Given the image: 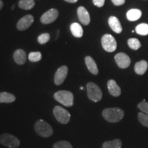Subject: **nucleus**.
Returning a JSON list of instances; mask_svg holds the SVG:
<instances>
[{
	"label": "nucleus",
	"mask_w": 148,
	"mask_h": 148,
	"mask_svg": "<svg viewBox=\"0 0 148 148\" xmlns=\"http://www.w3.org/2000/svg\"><path fill=\"white\" fill-rule=\"evenodd\" d=\"M35 2L34 0H20L18 1V7L23 10H28L34 8Z\"/></svg>",
	"instance_id": "obj_22"
},
{
	"label": "nucleus",
	"mask_w": 148,
	"mask_h": 148,
	"mask_svg": "<svg viewBox=\"0 0 148 148\" xmlns=\"http://www.w3.org/2000/svg\"><path fill=\"white\" fill-rule=\"evenodd\" d=\"M142 16V12L139 9H131L127 11L126 17L130 21H137Z\"/></svg>",
	"instance_id": "obj_18"
},
{
	"label": "nucleus",
	"mask_w": 148,
	"mask_h": 148,
	"mask_svg": "<svg viewBox=\"0 0 148 148\" xmlns=\"http://www.w3.org/2000/svg\"><path fill=\"white\" fill-rule=\"evenodd\" d=\"M33 22H34L33 16L31 15V14H27V15H25L23 17H22L18 21L17 24H16V27L20 31L25 30V29H28L31 26Z\"/></svg>",
	"instance_id": "obj_11"
},
{
	"label": "nucleus",
	"mask_w": 148,
	"mask_h": 148,
	"mask_svg": "<svg viewBox=\"0 0 148 148\" xmlns=\"http://www.w3.org/2000/svg\"><path fill=\"white\" fill-rule=\"evenodd\" d=\"M127 44H128L129 47L131 49H134V50H137V49H138L141 47V44H140L139 40L137 38H132L128 39V40H127Z\"/></svg>",
	"instance_id": "obj_24"
},
{
	"label": "nucleus",
	"mask_w": 148,
	"mask_h": 148,
	"mask_svg": "<svg viewBox=\"0 0 148 148\" xmlns=\"http://www.w3.org/2000/svg\"><path fill=\"white\" fill-rule=\"evenodd\" d=\"M114 60L118 66L121 69H126L130 65L131 60L125 53H118L114 56Z\"/></svg>",
	"instance_id": "obj_9"
},
{
	"label": "nucleus",
	"mask_w": 148,
	"mask_h": 148,
	"mask_svg": "<svg viewBox=\"0 0 148 148\" xmlns=\"http://www.w3.org/2000/svg\"><path fill=\"white\" fill-rule=\"evenodd\" d=\"M13 58L16 63L22 65L25 64L26 61V53L23 49H18L14 52Z\"/></svg>",
	"instance_id": "obj_16"
},
{
	"label": "nucleus",
	"mask_w": 148,
	"mask_h": 148,
	"mask_svg": "<svg viewBox=\"0 0 148 148\" xmlns=\"http://www.w3.org/2000/svg\"><path fill=\"white\" fill-rule=\"evenodd\" d=\"M114 5H121L125 3V0H111Z\"/></svg>",
	"instance_id": "obj_31"
},
{
	"label": "nucleus",
	"mask_w": 148,
	"mask_h": 148,
	"mask_svg": "<svg viewBox=\"0 0 148 148\" xmlns=\"http://www.w3.org/2000/svg\"><path fill=\"white\" fill-rule=\"evenodd\" d=\"M77 16H78L79 20L83 25H87L89 24L90 21V14L88 13L87 10H86L84 7L79 6V8H77Z\"/></svg>",
	"instance_id": "obj_12"
},
{
	"label": "nucleus",
	"mask_w": 148,
	"mask_h": 148,
	"mask_svg": "<svg viewBox=\"0 0 148 148\" xmlns=\"http://www.w3.org/2000/svg\"><path fill=\"white\" fill-rule=\"evenodd\" d=\"M92 3L96 6L101 8V7L103 6V5H104L105 0H92Z\"/></svg>",
	"instance_id": "obj_30"
},
{
	"label": "nucleus",
	"mask_w": 148,
	"mask_h": 148,
	"mask_svg": "<svg viewBox=\"0 0 148 148\" xmlns=\"http://www.w3.org/2000/svg\"><path fill=\"white\" fill-rule=\"evenodd\" d=\"M108 91L111 95L114 97H119L121 93V88L116 84V81L114 79H110L107 83Z\"/></svg>",
	"instance_id": "obj_13"
},
{
	"label": "nucleus",
	"mask_w": 148,
	"mask_h": 148,
	"mask_svg": "<svg viewBox=\"0 0 148 148\" xmlns=\"http://www.w3.org/2000/svg\"><path fill=\"white\" fill-rule=\"evenodd\" d=\"M138 119L142 125L148 127V114L140 112L138 113Z\"/></svg>",
	"instance_id": "obj_26"
},
{
	"label": "nucleus",
	"mask_w": 148,
	"mask_h": 148,
	"mask_svg": "<svg viewBox=\"0 0 148 148\" xmlns=\"http://www.w3.org/2000/svg\"><path fill=\"white\" fill-rule=\"evenodd\" d=\"M148 67V64L147 61L140 60L136 62L134 65L135 73L138 75H143L147 71Z\"/></svg>",
	"instance_id": "obj_17"
},
{
	"label": "nucleus",
	"mask_w": 148,
	"mask_h": 148,
	"mask_svg": "<svg viewBox=\"0 0 148 148\" xmlns=\"http://www.w3.org/2000/svg\"><path fill=\"white\" fill-rule=\"evenodd\" d=\"M53 148H73V146L69 142L66 140H60L54 143Z\"/></svg>",
	"instance_id": "obj_27"
},
{
	"label": "nucleus",
	"mask_w": 148,
	"mask_h": 148,
	"mask_svg": "<svg viewBox=\"0 0 148 148\" xmlns=\"http://www.w3.org/2000/svg\"><path fill=\"white\" fill-rule=\"evenodd\" d=\"M137 107L142 112L148 114V102H147V101H145V100L141 101V102L138 103Z\"/></svg>",
	"instance_id": "obj_29"
},
{
	"label": "nucleus",
	"mask_w": 148,
	"mask_h": 148,
	"mask_svg": "<svg viewBox=\"0 0 148 148\" xmlns=\"http://www.w3.org/2000/svg\"><path fill=\"white\" fill-rule=\"evenodd\" d=\"M136 33L142 36H145L148 34V24L147 23H140L135 28Z\"/></svg>",
	"instance_id": "obj_23"
},
{
	"label": "nucleus",
	"mask_w": 148,
	"mask_h": 148,
	"mask_svg": "<svg viewBox=\"0 0 148 148\" xmlns=\"http://www.w3.org/2000/svg\"><path fill=\"white\" fill-rule=\"evenodd\" d=\"M0 143L9 148H17L20 145V140L10 134L0 135Z\"/></svg>",
	"instance_id": "obj_6"
},
{
	"label": "nucleus",
	"mask_w": 148,
	"mask_h": 148,
	"mask_svg": "<svg viewBox=\"0 0 148 148\" xmlns=\"http://www.w3.org/2000/svg\"><path fill=\"white\" fill-rule=\"evenodd\" d=\"M34 130L42 137H49L53 134V128L49 123L42 119L38 120L34 124Z\"/></svg>",
	"instance_id": "obj_3"
},
{
	"label": "nucleus",
	"mask_w": 148,
	"mask_h": 148,
	"mask_svg": "<svg viewBox=\"0 0 148 148\" xmlns=\"http://www.w3.org/2000/svg\"><path fill=\"white\" fill-rule=\"evenodd\" d=\"M86 90L88 99L94 102H98L102 98L101 90L95 83L88 82L86 84Z\"/></svg>",
	"instance_id": "obj_4"
},
{
	"label": "nucleus",
	"mask_w": 148,
	"mask_h": 148,
	"mask_svg": "<svg viewBox=\"0 0 148 148\" xmlns=\"http://www.w3.org/2000/svg\"><path fill=\"white\" fill-rule=\"evenodd\" d=\"M122 142L120 139H114L105 141L102 145V148H121Z\"/></svg>",
	"instance_id": "obj_21"
},
{
	"label": "nucleus",
	"mask_w": 148,
	"mask_h": 148,
	"mask_svg": "<svg viewBox=\"0 0 148 148\" xmlns=\"http://www.w3.org/2000/svg\"><path fill=\"white\" fill-rule=\"evenodd\" d=\"M42 54L39 51H34V52H30L28 56V59L29 61L33 62H38L41 60Z\"/></svg>",
	"instance_id": "obj_25"
},
{
	"label": "nucleus",
	"mask_w": 148,
	"mask_h": 148,
	"mask_svg": "<svg viewBox=\"0 0 148 148\" xmlns=\"http://www.w3.org/2000/svg\"><path fill=\"white\" fill-rule=\"evenodd\" d=\"M101 45L104 50L108 52H113L116 49V41L112 35L106 34L101 38Z\"/></svg>",
	"instance_id": "obj_7"
},
{
	"label": "nucleus",
	"mask_w": 148,
	"mask_h": 148,
	"mask_svg": "<svg viewBox=\"0 0 148 148\" xmlns=\"http://www.w3.org/2000/svg\"><path fill=\"white\" fill-rule=\"evenodd\" d=\"M14 8V5H12V10H13Z\"/></svg>",
	"instance_id": "obj_34"
},
{
	"label": "nucleus",
	"mask_w": 148,
	"mask_h": 148,
	"mask_svg": "<svg viewBox=\"0 0 148 148\" xmlns=\"http://www.w3.org/2000/svg\"><path fill=\"white\" fill-rule=\"evenodd\" d=\"M68 73V67L65 65L58 68L54 75V83L56 85H60L65 80Z\"/></svg>",
	"instance_id": "obj_10"
},
{
	"label": "nucleus",
	"mask_w": 148,
	"mask_h": 148,
	"mask_svg": "<svg viewBox=\"0 0 148 148\" xmlns=\"http://www.w3.org/2000/svg\"><path fill=\"white\" fill-rule=\"evenodd\" d=\"M102 116L107 121L116 123L123 119L124 116V112L119 108H108L103 110Z\"/></svg>",
	"instance_id": "obj_1"
},
{
	"label": "nucleus",
	"mask_w": 148,
	"mask_h": 148,
	"mask_svg": "<svg viewBox=\"0 0 148 148\" xmlns=\"http://www.w3.org/2000/svg\"><path fill=\"white\" fill-rule=\"evenodd\" d=\"M49 39H50V35H49V34H48V33H43V34H41L38 36L37 40H38V42L40 44H45L49 41Z\"/></svg>",
	"instance_id": "obj_28"
},
{
	"label": "nucleus",
	"mask_w": 148,
	"mask_h": 148,
	"mask_svg": "<svg viewBox=\"0 0 148 148\" xmlns=\"http://www.w3.org/2000/svg\"><path fill=\"white\" fill-rule=\"evenodd\" d=\"M70 29L72 34L76 38H81L83 36V29L80 24L78 23H73L70 25Z\"/></svg>",
	"instance_id": "obj_19"
},
{
	"label": "nucleus",
	"mask_w": 148,
	"mask_h": 148,
	"mask_svg": "<svg viewBox=\"0 0 148 148\" xmlns=\"http://www.w3.org/2000/svg\"><path fill=\"white\" fill-rule=\"evenodd\" d=\"M59 12L58 10L51 8L45 12L40 17V22L42 24H49L53 23L58 18Z\"/></svg>",
	"instance_id": "obj_8"
},
{
	"label": "nucleus",
	"mask_w": 148,
	"mask_h": 148,
	"mask_svg": "<svg viewBox=\"0 0 148 148\" xmlns=\"http://www.w3.org/2000/svg\"><path fill=\"white\" fill-rule=\"evenodd\" d=\"M16 100V97L8 92H0V103H12Z\"/></svg>",
	"instance_id": "obj_20"
},
{
	"label": "nucleus",
	"mask_w": 148,
	"mask_h": 148,
	"mask_svg": "<svg viewBox=\"0 0 148 148\" xmlns=\"http://www.w3.org/2000/svg\"><path fill=\"white\" fill-rule=\"evenodd\" d=\"M53 97L56 100L64 106L71 107L73 105V95L71 92L68 90H58L55 92Z\"/></svg>",
	"instance_id": "obj_2"
},
{
	"label": "nucleus",
	"mask_w": 148,
	"mask_h": 148,
	"mask_svg": "<svg viewBox=\"0 0 148 148\" xmlns=\"http://www.w3.org/2000/svg\"><path fill=\"white\" fill-rule=\"evenodd\" d=\"M80 89H81V90H83V87H82V86L80 88Z\"/></svg>",
	"instance_id": "obj_35"
},
{
	"label": "nucleus",
	"mask_w": 148,
	"mask_h": 148,
	"mask_svg": "<svg viewBox=\"0 0 148 148\" xmlns=\"http://www.w3.org/2000/svg\"><path fill=\"white\" fill-rule=\"evenodd\" d=\"M108 24L110 28L115 33L119 34L122 32V27L119 20L114 16H111L108 18Z\"/></svg>",
	"instance_id": "obj_14"
},
{
	"label": "nucleus",
	"mask_w": 148,
	"mask_h": 148,
	"mask_svg": "<svg viewBox=\"0 0 148 148\" xmlns=\"http://www.w3.org/2000/svg\"><path fill=\"white\" fill-rule=\"evenodd\" d=\"M84 60L85 64L87 66L88 71L93 74V75H97L98 73H99V71H98L97 64H96L95 61L93 60V58L89 56H88L85 57Z\"/></svg>",
	"instance_id": "obj_15"
},
{
	"label": "nucleus",
	"mask_w": 148,
	"mask_h": 148,
	"mask_svg": "<svg viewBox=\"0 0 148 148\" xmlns=\"http://www.w3.org/2000/svg\"><path fill=\"white\" fill-rule=\"evenodd\" d=\"M64 1H66V2H69V3H76L78 0H64Z\"/></svg>",
	"instance_id": "obj_32"
},
{
	"label": "nucleus",
	"mask_w": 148,
	"mask_h": 148,
	"mask_svg": "<svg viewBox=\"0 0 148 148\" xmlns=\"http://www.w3.org/2000/svg\"><path fill=\"white\" fill-rule=\"evenodd\" d=\"M3 3L1 0H0V10H1V8H3Z\"/></svg>",
	"instance_id": "obj_33"
},
{
	"label": "nucleus",
	"mask_w": 148,
	"mask_h": 148,
	"mask_svg": "<svg viewBox=\"0 0 148 148\" xmlns=\"http://www.w3.org/2000/svg\"><path fill=\"white\" fill-rule=\"evenodd\" d=\"M53 113L56 119L62 124L68 123L71 119V114L69 112L60 106L54 107L53 110Z\"/></svg>",
	"instance_id": "obj_5"
}]
</instances>
